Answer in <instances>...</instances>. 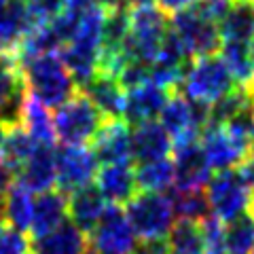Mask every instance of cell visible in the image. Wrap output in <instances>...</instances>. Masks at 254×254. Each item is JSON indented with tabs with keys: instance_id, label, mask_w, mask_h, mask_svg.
<instances>
[{
	"instance_id": "38",
	"label": "cell",
	"mask_w": 254,
	"mask_h": 254,
	"mask_svg": "<svg viewBox=\"0 0 254 254\" xmlns=\"http://www.w3.org/2000/svg\"><path fill=\"white\" fill-rule=\"evenodd\" d=\"M242 174L244 182L248 185V189L252 190V197H254V146L250 148V153L246 155V159L240 163V170H237Z\"/></svg>"
},
{
	"instance_id": "21",
	"label": "cell",
	"mask_w": 254,
	"mask_h": 254,
	"mask_svg": "<svg viewBox=\"0 0 254 254\" xmlns=\"http://www.w3.org/2000/svg\"><path fill=\"white\" fill-rule=\"evenodd\" d=\"M68 218V195L62 190H47L34 199V212H32L30 233L34 240L51 233Z\"/></svg>"
},
{
	"instance_id": "12",
	"label": "cell",
	"mask_w": 254,
	"mask_h": 254,
	"mask_svg": "<svg viewBox=\"0 0 254 254\" xmlns=\"http://www.w3.org/2000/svg\"><path fill=\"white\" fill-rule=\"evenodd\" d=\"M199 146L210 170H216V172L235 170L246 159V155L250 153V148L240 144L222 125L205 127L199 136Z\"/></svg>"
},
{
	"instance_id": "39",
	"label": "cell",
	"mask_w": 254,
	"mask_h": 254,
	"mask_svg": "<svg viewBox=\"0 0 254 254\" xmlns=\"http://www.w3.org/2000/svg\"><path fill=\"white\" fill-rule=\"evenodd\" d=\"M159 2V9L163 13H178L182 9H189V6H193L195 2H199V0H157Z\"/></svg>"
},
{
	"instance_id": "9",
	"label": "cell",
	"mask_w": 254,
	"mask_h": 254,
	"mask_svg": "<svg viewBox=\"0 0 254 254\" xmlns=\"http://www.w3.org/2000/svg\"><path fill=\"white\" fill-rule=\"evenodd\" d=\"M138 237L121 205H106L102 218L89 233L91 254H131Z\"/></svg>"
},
{
	"instance_id": "37",
	"label": "cell",
	"mask_w": 254,
	"mask_h": 254,
	"mask_svg": "<svg viewBox=\"0 0 254 254\" xmlns=\"http://www.w3.org/2000/svg\"><path fill=\"white\" fill-rule=\"evenodd\" d=\"M13 185V174L4 163H0V220H4V199Z\"/></svg>"
},
{
	"instance_id": "16",
	"label": "cell",
	"mask_w": 254,
	"mask_h": 254,
	"mask_svg": "<svg viewBox=\"0 0 254 254\" xmlns=\"http://www.w3.org/2000/svg\"><path fill=\"white\" fill-rule=\"evenodd\" d=\"M172 153V138L159 121H146L131 131V161L146 163L165 159Z\"/></svg>"
},
{
	"instance_id": "8",
	"label": "cell",
	"mask_w": 254,
	"mask_h": 254,
	"mask_svg": "<svg viewBox=\"0 0 254 254\" xmlns=\"http://www.w3.org/2000/svg\"><path fill=\"white\" fill-rule=\"evenodd\" d=\"M208 115H210V106L197 104L185 98L180 91L170 93L168 102L161 110V119L163 129L170 133V138L176 144H185V142H195L199 140L201 131L208 127Z\"/></svg>"
},
{
	"instance_id": "17",
	"label": "cell",
	"mask_w": 254,
	"mask_h": 254,
	"mask_svg": "<svg viewBox=\"0 0 254 254\" xmlns=\"http://www.w3.org/2000/svg\"><path fill=\"white\" fill-rule=\"evenodd\" d=\"M38 23L32 19L26 0H9L0 13V51L13 55L19 43L26 38Z\"/></svg>"
},
{
	"instance_id": "1",
	"label": "cell",
	"mask_w": 254,
	"mask_h": 254,
	"mask_svg": "<svg viewBox=\"0 0 254 254\" xmlns=\"http://www.w3.org/2000/svg\"><path fill=\"white\" fill-rule=\"evenodd\" d=\"M19 70L23 85H26V93L41 102L45 108H60L78 93L76 81L66 68L60 51L23 62Z\"/></svg>"
},
{
	"instance_id": "34",
	"label": "cell",
	"mask_w": 254,
	"mask_h": 254,
	"mask_svg": "<svg viewBox=\"0 0 254 254\" xmlns=\"http://www.w3.org/2000/svg\"><path fill=\"white\" fill-rule=\"evenodd\" d=\"M0 254H32L28 233L17 231L15 227L0 220Z\"/></svg>"
},
{
	"instance_id": "28",
	"label": "cell",
	"mask_w": 254,
	"mask_h": 254,
	"mask_svg": "<svg viewBox=\"0 0 254 254\" xmlns=\"http://www.w3.org/2000/svg\"><path fill=\"white\" fill-rule=\"evenodd\" d=\"M136 185L140 190L148 193H165L174 187V163L170 157L157 161L138 163L136 168Z\"/></svg>"
},
{
	"instance_id": "42",
	"label": "cell",
	"mask_w": 254,
	"mask_h": 254,
	"mask_svg": "<svg viewBox=\"0 0 254 254\" xmlns=\"http://www.w3.org/2000/svg\"><path fill=\"white\" fill-rule=\"evenodd\" d=\"M250 60H252V66H254V38H252V41H250Z\"/></svg>"
},
{
	"instance_id": "36",
	"label": "cell",
	"mask_w": 254,
	"mask_h": 254,
	"mask_svg": "<svg viewBox=\"0 0 254 254\" xmlns=\"http://www.w3.org/2000/svg\"><path fill=\"white\" fill-rule=\"evenodd\" d=\"M136 254H172L168 240H150L136 244Z\"/></svg>"
},
{
	"instance_id": "13",
	"label": "cell",
	"mask_w": 254,
	"mask_h": 254,
	"mask_svg": "<svg viewBox=\"0 0 254 254\" xmlns=\"http://www.w3.org/2000/svg\"><path fill=\"white\" fill-rule=\"evenodd\" d=\"M93 155L98 163H131V129L123 119H106L93 138Z\"/></svg>"
},
{
	"instance_id": "40",
	"label": "cell",
	"mask_w": 254,
	"mask_h": 254,
	"mask_svg": "<svg viewBox=\"0 0 254 254\" xmlns=\"http://www.w3.org/2000/svg\"><path fill=\"white\" fill-rule=\"evenodd\" d=\"M127 9H136V6H144V4H153V0H123Z\"/></svg>"
},
{
	"instance_id": "3",
	"label": "cell",
	"mask_w": 254,
	"mask_h": 254,
	"mask_svg": "<svg viewBox=\"0 0 254 254\" xmlns=\"http://www.w3.org/2000/svg\"><path fill=\"white\" fill-rule=\"evenodd\" d=\"M104 121L106 117L93 106V102L85 93L78 91L66 104L55 108V140H60L64 146H87L98 136Z\"/></svg>"
},
{
	"instance_id": "10",
	"label": "cell",
	"mask_w": 254,
	"mask_h": 254,
	"mask_svg": "<svg viewBox=\"0 0 254 254\" xmlns=\"http://www.w3.org/2000/svg\"><path fill=\"white\" fill-rule=\"evenodd\" d=\"M98 159L87 146H62L55 153V187L64 195L91 185L98 174Z\"/></svg>"
},
{
	"instance_id": "43",
	"label": "cell",
	"mask_w": 254,
	"mask_h": 254,
	"mask_svg": "<svg viewBox=\"0 0 254 254\" xmlns=\"http://www.w3.org/2000/svg\"><path fill=\"white\" fill-rule=\"evenodd\" d=\"M6 4H9V0H0V13L4 11V6H6Z\"/></svg>"
},
{
	"instance_id": "15",
	"label": "cell",
	"mask_w": 254,
	"mask_h": 254,
	"mask_svg": "<svg viewBox=\"0 0 254 254\" xmlns=\"http://www.w3.org/2000/svg\"><path fill=\"white\" fill-rule=\"evenodd\" d=\"M95 187L110 205H123L138 193L136 168L131 163H110L98 168Z\"/></svg>"
},
{
	"instance_id": "4",
	"label": "cell",
	"mask_w": 254,
	"mask_h": 254,
	"mask_svg": "<svg viewBox=\"0 0 254 254\" xmlns=\"http://www.w3.org/2000/svg\"><path fill=\"white\" fill-rule=\"evenodd\" d=\"M235 87L237 83L225 66V62L218 55H205V58H195V62L189 64L178 91L190 102L212 106Z\"/></svg>"
},
{
	"instance_id": "7",
	"label": "cell",
	"mask_w": 254,
	"mask_h": 254,
	"mask_svg": "<svg viewBox=\"0 0 254 254\" xmlns=\"http://www.w3.org/2000/svg\"><path fill=\"white\" fill-rule=\"evenodd\" d=\"M205 197L210 203V214L222 222L250 212L252 205V190L237 170L218 172L212 176L205 185Z\"/></svg>"
},
{
	"instance_id": "44",
	"label": "cell",
	"mask_w": 254,
	"mask_h": 254,
	"mask_svg": "<svg viewBox=\"0 0 254 254\" xmlns=\"http://www.w3.org/2000/svg\"><path fill=\"white\" fill-rule=\"evenodd\" d=\"M250 91H252V95H254V83H252V85H250Z\"/></svg>"
},
{
	"instance_id": "2",
	"label": "cell",
	"mask_w": 254,
	"mask_h": 254,
	"mask_svg": "<svg viewBox=\"0 0 254 254\" xmlns=\"http://www.w3.org/2000/svg\"><path fill=\"white\" fill-rule=\"evenodd\" d=\"M127 19H129V28L123 45L125 55L129 60L153 64L163 38L170 32V15L155 4H144L127 9Z\"/></svg>"
},
{
	"instance_id": "20",
	"label": "cell",
	"mask_w": 254,
	"mask_h": 254,
	"mask_svg": "<svg viewBox=\"0 0 254 254\" xmlns=\"http://www.w3.org/2000/svg\"><path fill=\"white\" fill-rule=\"evenodd\" d=\"M34 254H91L89 235L83 233L70 220H64L51 233L32 242Z\"/></svg>"
},
{
	"instance_id": "27",
	"label": "cell",
	"mask_w": 254,
	"mask_h": 254,
	"mask_svg": "<svg viewBox=\"0 0 254 254\" xmlns=\"http://www.w3.org/2000/svg\"><path fill=\"white\" fill-rule=\"evenodd\" d=\"M218 58L225 62L229 72L233 74L235 83L242 87H250L254 83V66L250 60V47L248 43H233V41H222Z\"/></svg>"
},
{
	"instance_id": "45",
	"label": "cell",
	"mask_w": 254,
	"mask_h": 254,
	"mask_svg": "<svg viewBox=\"0 0 254 254\" xmlns=\"http://www.w3.org/2000/svg\"><path fill=\"white\" fill-rule=\"evenodd\" d=\"M250 254H254V248H252V252H250Z\"/></svg>"
},
{
	"instance_id": "35",
	"label": "cell",
	"mask_w": 254,
	"mask_h": 254,
	"mask_svg": "<svg viewBox=\"0 0 254 254\" xmlns=\"http://www.w3.org/2000/svg\"><path fill=\"white\" fill-rule=\"evenodd\" d=\"M26 2H28L32 19H34L38 26L47 23L66 9V0H26Z\"/></svg>"
},
{
	"instance_id": "19",
	"label": "cell",
	"mask_w": 254,
	"mask_h": 254,
	"mask_svg": "<svg viewBox=\"0 0 254 254\" xmlns=\"http://www.w3.org/2000/svg\"><path fill=\"white\" fill-rule=\"evenodd\" d=\"M81 93H85L106 119H123L125 89L117 76L95 72L91 81L81 89Z\"/></svg>"
},
{
	"instance_id": "11",
	"label": "cell",
	"mask_w": 254,
	"mask_h": 254,
	"mask_svg": "<svg viewBox=\"0 0 254 254\" xmlns=\"http://www.w3.org/2000/svg\"><path fill=\"white\" fill-rule=\"evenodd\" d=\"M174 190L187 193V190H203L212 178V170L201 153L199 140L185 142L174 146Z\"/></svg>"
},
{
	"instance_id": "5",
	"label": "cell",
	"mask_w": 254,
	"mask_h": 254,
	"mask_svg": "<svg viewBox=\"0 0 254 254\" xmlns=\"http://www.w3.org/2000/svg\"><path fill=\"white\" fill-rule=\"evenodd\" d=\"M125 214L140 242L165 240L174 222H176L172 197L165 193L140 190L127 201Z\"/></svg>"
},
{
	"instance_id": "26",
	"label": "cell",
	"mask_w": 254,
	"mask_h": 254,
	"mask_svg": "<svg viewBox=\"0 0 254 254\" xmlns=\"http://www.w3.org/2000/svg\"><path fill=\"white\" fill-rule=\"evenodd\" d=\"M32 212H34V195L23 189L19 182H13L4 199V222L17 231H30Z\"/></svg>"
},
{
	"instance_id": "6",
	"label": "cell",
	"mask_w": 254,
	"mask_h": 254,
	"mask_svg": "<svg viewBox=\"0 0 254 254\" xmlns=\"http://www.w3.org/2000/svg\"><path fill=\"white\" fill-rule=\"evenodd\" d=\"M170 28L178 36V41L185 45L190 58L216 55L222 45L218 23L205 13L201 0L189 9L174 13L170 19Z\"/></svg>"
},
{
	"instance_id": "25",
	"label": "cell",
	"mask_w": 254,
	"mask_h": 254,
	"mask_svg": "<svg viewBox=\"0 0 254 254\" xmlns=\"http://www.w3.org/2000/svg\"><path fill=\"white\" fill-rule=\"evenodd\" d=\"M34 150H36V142L28 136V131L21 125L9 127L2 146H0V163H4L15 176L23 168V163L32 157Z\"/></svg>"
},
{
	"instance_id": "32",
	"label": "cell",
	"mask_w": 254,
	"mask_h": 254,
	"mask_svg": "<svg viewBox=\"0 0 254 254\" xmlns=\"http://www.w3.org/2000/svg\"><path fill=\"white\" fill-rule=\"evenodd\" d=\"M21 91H26V85L21 78L19 64L13 55L2 53L0 55V106Z\"/></svg>"
},
{
	"instance_id": "24",
	"label": "cell",
	"mask_w": 254,
	"mask_h": 254,
	"mask_svg": "<svg viewBox=\"0 0 254 254\" xmlns=\"http://www.w3.org/2000/svg\"><path fill=\"white\" fill-rule=\"evenodd\" d=\"M21 127L28 131V136L36 142V146H53L55 144V129H53V117L49 108H45L41 102L30 98L26 93L21 110Z\"/></svg>"
},
{
	"instance_id": "22",
	"label": "cell",
	"mask_w": 254,
	"mask_h": 254,
	"mask_svg": "<svg viewBox=\"0 0 254 254\" xmlns=\"http://www.w3.org/2000/svg\"><path fill=\"white\" fill-rule=\"evenodd\" d=\"M106 199L102 197L95 185H87L83 189L68 195V218L72 225H76L83 233L89 235L93 227L98 225L102 214L106 210Z\"/></svg>"
},
{
	"instance_id": "31",
	"label": "cell",
	"mask_w": 254,
	"mask_h": 254,
	"mask_svg": "<svg viewBox=\"0 0 254 254\" xmlns=\"http://www.w3.org/2000/svg\"><path fill=\"white\" fill-rule=\"evenodd\" d=\"M172 203H174V212H176L178 218L201 222L208 216H212L208 197H205L203 190H187V193H176L174 190Z\"/></svg>"
},
{
	"instance_id": "14",
	"label": "cell",
	"mask_w": 254,
	"mask_h": 254,
	"mask_svg": "<svg viewBox=\"0 0 254 254\" xmlns=\"http://www.w3.org/2000/svg\"><path fill=\"white\" fill-rule=\"evenodd\" d=\"M168 98H170V91L159 87L153 81H146L138 87H133V89H127L123 121L133 127L140 123H146V121H155L161 115Z\"/></svg>"
},
{
	"instance_id": "18",
	"label": "cell",
	"mask_w": 254,
	"mask_h": 254,
	"mask_svg": "<svg viewBox=\"0 0 254 254\" xmlns=\"http://www.w3.org/2000/svg\"><path fill=\"white\" fill-rule=\"evenodd\" d=\"M19 185L32 195H41L55 187V150L53 146H36L32 157L17 172Z\"/></svg>"
},
{
	"instance_id": "29",
	"label": "cell",
	"mask_w": 254,
	"mask_h": 254,
	"mask_svg": "<svg viewBox=\"0 0 254 254\" xmlns=\"http://www.w3.org/2000/svg\"><path fill=\"white\" fill-rule=\"evenodd\" d=\"M165 240H168L172 254H205L199 222L176 218Z\"/></svg>"
},
{
	"instance_id": "30",
	"label": "cell",
	"mask_w": 254,
	"mask_h": 254,
	"mask_svg": "<svg viewBox=\"0 0 254 254\" xmlns=\"http://www.w3.org/2000/svg\"><path fill=\"white\" fill-rule=\"evenodd\" d=\"M227 254H250L254 248V216L250 212L225 222Z\"/></svg>"
},
{
	"instance_id": "23",
	"label": "cell",
	"mask_w": 254,
	"mask_h": 254,
	"mask_svg": "<svg viewBox=\"0 0 254 254\" xmlns=\"http://www.w3.org/2000/svg\"><path fill=\"white\" fill-rule=\"evenodd\" d=\"M222 41L248 43L254 38V0H229L218 21Z\"/></svg>"
},
{
	"instance_id": "41",
	"label": "cell",
	"mask_w": 254,
	"mask_h": 254,
	"mask_svg": "<svg viewBox=\"0 0 254 254\" xmlns=\"http://www.w3.org/2000/svg\"><path fill=\"white\" fill-rule=\"evenodd\" d=\"M6 129H9V127H6V125H2V123H0V146H2V142H4V136H6Z\"/></svg>"
},
{
	"instance_id": "33",
	"label": "cell",
	"mask_w": 254,
	"mask_h": 254,
	"mask_svg": "<svg viewBox=\"0 0 254 254\" xmlns=\"http://www.w3.org/2000/svg\"><path fill=\"white\" fill-rule=\"evenodd\" d=\"M199 225H201V237H203V252L205 254H227L225 222L214 216H208Z\"/></svg>"
}]
</instances>
